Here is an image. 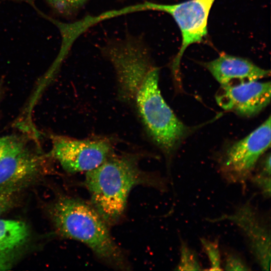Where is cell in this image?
Here are the masks:
<instances>
[{"label": "cell", "mask_w": 271, "mask_h": 271, "mask_svg": "<svg viewBox=\"0 0 271 271\" xmlns=\"http://www.w3.org/2000/svg\"><path fill=\"white\" fill-rule=\"evenodd\" d=\"M140 159L137 154L114 152L97 167L86 172L84 185L89 194V202L109 227L122 219L129 194L136 187L168 191L167 180L143 171L139 165Z\"/></svg>", "instance_id": "obj_1"}, {"label": "cell", "mask_w": 271, "mask_h": 271, "mask_svg": "<svg viewBox=\"0 0 271 271\" xmlns=\"http://www.w3.org/2000/svg\"><path fill=\"white\" fill-rule=\"evenodd\" d=\"M57 231L62 236L88 247L102 263L115 269H130L122 248L115 241L106 223L89 202L62 196L50 210Z\"/></svg>", "instance_id": "obj_2"}, {"label": "cell", "mask_w": 271, "mask_h": 271, "mask_svg": "<svg viewBox=\"0 0 271 271\" xmlns=\"http://www.w3.org/2000/svg\"><path fill=\"white\" fill-rule=\"evenodd\" d=\"M159 69L153 66L126 93L124 100L134 102L148 134L168 161L191 131L175 114L162 96Z\"/></svg>", "instance_id": "obj_3"}, {"label": "cell", "mask_w": 271, "mask_h": 271, "mask_svg": "<svg viewBox=\"0 0 271 271\" xmlns=\"http://www.w3.org/2000/svg\"><path fill=\"white\" fill-rule=\"evenodd\" d=\"M270 146V117L245 138L227 148L218 159L219 172L228 184L243 191L259 159Z\"/></svg>", "instance_id": "obj_4"}, {"label": "cell", "mask_w": 271, "mask_h": 271, "mask_svg": "<svg viewBox=\"0 0 271 271\" xmlns=\"http://www.w3.org/2000/svg\"><path fill=\"white\" fill-rule=\"evenodd\" d=\"M52 139V156L69 173L91 171L114 153L112 142L107 138L76 139L55 136Z\"/></svg>", "instance_id": "obj_5"}, {"label": "cell", "mask_w": 271, "mask_h": 271, "mask_svg": "<svg viewBox=\"0 0 271 271\" xmlns=\"http://www.w3.org/2000/svg\"><path fill=\"white\" fill-rule=\"evenodd\" d=\"M251 198L239 204L230 213L214 218L211 222L228 221L239 229L256 263L265 271L270 270V227L269 221L251 202Z\"/></svg>", "instance_id": "obj_6"}, {"label": "cell", "mask_w": 271, "mask_h": 271, "mask_svg": "<svg viewBox=\"0 0 271 271\" xmlns=\"http://www.w3.org/2000/svg\"><path fill=\"white\" fill-rule=\"evenodd\" d=\"M214 1L189 0L175 4L151 3V11L169 14L181 33V45L171 65L176 78H178L181 59L186 49L193 44L201 42L207 35L208 17Z\"/></svg>", "instance_id": "obj_7"}, {"label": "cell", "mask_w": 271, "mask_h": 271, "mask_svg": "<svg viewBox=\"0 0 271 271\" xmlns=\"http://www.w3.org/2000/svg\"><path fill=\"white\" fill-rule=\"evenodd\" d=\"M43 163L20 139L0 161V193L15 194L26 187L38 177Z\"/></svg>", "instance_id": "obj_8"}, {"label": "cell", "mask_w": 271, "mask_h": 271, "mask_svg": "<svg viewBox=\"0 0 271 271\" xmlns=\"http://www.w3.org/2000/svg\"><path fill=\"white\" fill-rule=\"evenodd\" d=\"M270 91V82L256 80L221 86L216 94L215 99L223 109L250 117L258 114L268 105Z\"/></svg>", "instance_id": "obj_9"}, {"label": "cell", "mask_w": 271, "mask_h": 271, "mask_svg": "<svg viewBox=\"0 0 271 271\" xmlns=\"http://www.w3.org/2000/svg\"><path fill=\"white\" fill-rule=\"evenodd\" d=\"M221 86L236 85L267 77L270 71L240 57L221 54L217 58L202 63Z\"/></svg>", "instance_id": "obj_10"}, {"label": "cell", "mask_w": 271, "mask_h": 271, "mask_svg": "<svg viewBox=\"0 0 271 271\" xmlns=\"http://www.w3.org/2000/svg\"><path fill=\"white\" fill-rule=\"evenodd\" d=\"M29 235L22 221L0 218V252H13L22 246Z\"/></svg>", "instance_id": "obj_11"}, {"label": "cell", "mask_w": 271, "mask_h": 271, "mask_svg": "<svg viewBox=\"0 0 271 271\" xmlns=\"http://www.w3.org/2000/svg\"><path fill=\"white\" fill-rule=\"evenodd\" d=\"M265 198L270 197V155L268 154L261 162L259 170L253 173L249 180Z\"/></svg>", "instance_id": "obj_12"}, {"label": "cell", "mask_w": 271, "mask_h": 271, "mask_svg": "<svg viewBox=\"0 0 271 271\" xmlns=\"http://www.w3.org/2000/svg\"><path fill=\"white\" fill-rule=\"evenodd\" d=\"M180 257L175 270H201L202 266L196 252L181 237Z\"/></svg>", "instance_id": "obj_13"}, {"label": "cell", "mask_w": 271, "mask_h": 271, "mask_svg": "<svg viewBox=\"0 0 271 271\" xmlns=\"http://www.w3.org/2000/svg\"><path fill=\"white\" fill-rule=\"evenodd\" d=\"M200 241L210 262V268L208 270H223L218 239L210 240L202 237Z\"/></svg>", "instance_id": "obj_14"}, {"label": "cell", "mask_w": 271, "mask_h": 271, "mask_svg": "<svg viewBox=\"0 0 271 271\" xmlns=\"http://www.w3.org/2000/svg\"><path fill=\"white\" fill-rule=\"evenodd\" d=\"M58 14L69 16L77 12L89 0H44Z\"/></svg>", "instance_id": "obj_15"}, {"label": "cell", "mask_w": 271, "mask_h": 271, "mask_svg": "<svg viewBox=\"0 0 271 271\" xmlns=\"http://www.w3.org/2000/svg\"><path fill=\"white\" fill-rule=\"evenodd\" d=\"M223 267L226 270L248 271L251 270L245 260L238 253L234 251H228L226 253Z\"/></svg>", "instance_id": "obj_16"}, {"label": "cell", "mask_w": 271, "mask_h": 271, "mask_svg": "<svg viewBox=\"0 0 271 271\" xmlns=\"http://www.w3.org/2000/svg\"><path fill=\"white\" fill-rule=\"evenodd\" d=\"M20 139L13 135L6 136L0 138V161Z\"/></svg>", "instance_id": "obj_17"}, {"label": "cell", "mask_w": 271, "mask_h": 271, "mask_svg": "<svg viewBox=\"0 0 271 271\" xmlns=\"http://www.w3.org/2000/svg\"><path fill=\"white\" fill-rule=\"evenodd\" d=\"M15 194L0 193V216L10 210L15 203Z\"/></svg>", "instance_id": "obj_18"}, {"label": "cell", "mask_w": 271, "mask_h": 271, "mask_svg": "<svg viewBox=\"0 0 271 271\" xmlns=\"http://www.w3.org/2000/svg\"><path fill=\"white\" fill-rule=\"evenodd\" d=\"M14 258V251L0 252V270L10 269L13 266Z\"/></svg>", "instance_id": "obj_19"}, {"label": "cell", "mask_w": 271, "mask_h": 271, "mask_svg": "<svg viewBox=\"0 0 271 271\" xmlns=\"http://www.w3.org/2000/svg\"><path fill=\"white\" fill-rule=\"evenodd\" d=\"M2 91H3V82H0V100L2 94Z\"/></svg>", "instance_id": "obj_20"}]
</instances>
